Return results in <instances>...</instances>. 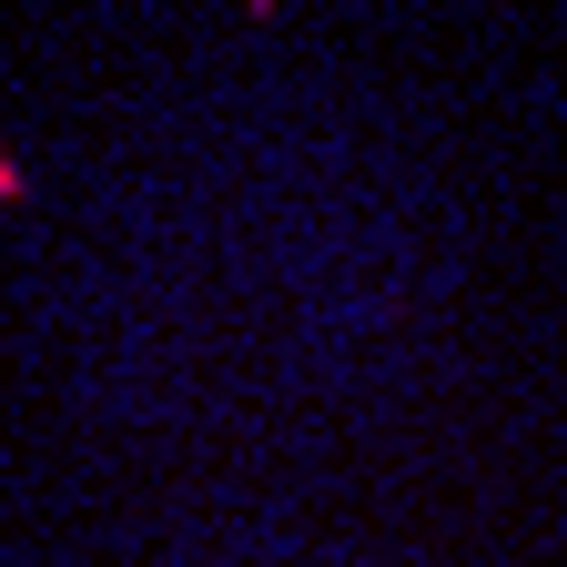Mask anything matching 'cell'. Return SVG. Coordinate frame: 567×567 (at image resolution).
Here are the masks:
<instances>
[{
    "instance_id": "obj_1",
    "label": "cell",
    "mask_w": 567,
    "mask_h": 567,
    "mask_svg": "<svg viewBox=\"0 0 567 567\" xmlns=\"http://www.w3.org/2000/svg\"><path fill=\"white\" fill-rule=\"evenodd\" d=\"M11 193H21V173H11V163H0V203H11Z\"/></svg>"
}]
</instances>
